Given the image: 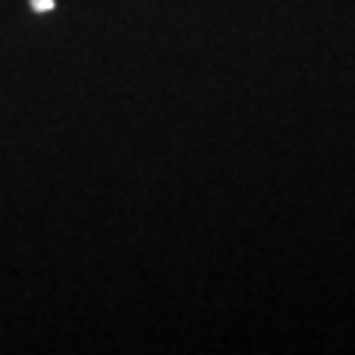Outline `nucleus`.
Here are the masks:
<instances>
[{"label":"nucleus","instance_id":"obj_1","mask_svg":"<svg viewBox=\"0 0 355 355\" xmlns=\"http://www.w3.org/2000/svg\"><path fill=\"white\" fill-rule=\"evenodd\" d=\"M33 9H44L48 12V9H53V0H33Z\"/></svg>","mask_w":355,"mask_h":355}]
</instances>
